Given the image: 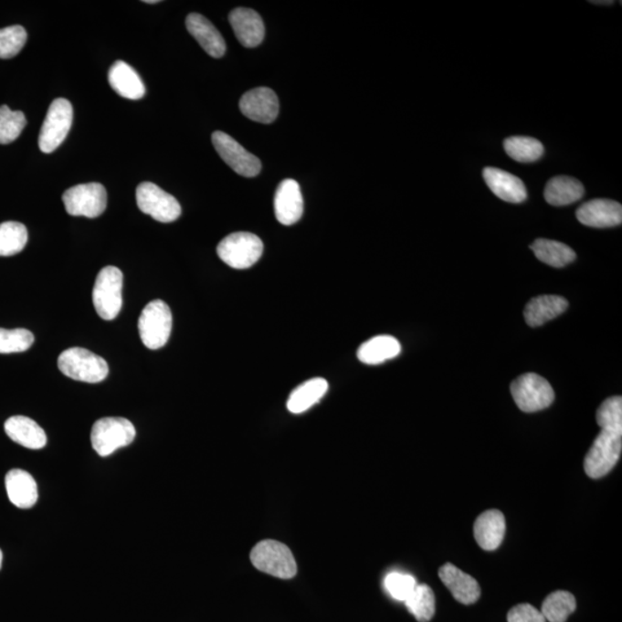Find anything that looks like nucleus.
Masks as SVG:
<instances>
[{
    "mask_svg": "<svg viewBox=\"0 0 622 622\" xmlns=\"http://www.w3.org/2000/svg\"><path fill=\"white\" fill-rule=\"evenodd\" d=\"M250 560L258 571L279 579H292L298 573V564L292 551L278 541L266 540L258 543L251 550Z\"/></svg>",
    "mask_w": 622,
    "mask_h": 622,
    "instance_id": "nucleus-1",
    "label": "nucleus"
},
{
    "mask_svg": "<svg viewBox=\"0 0 622 622\" xmlns=\"http://www.w3.org/2000/svg\"><path fill=\"white\" fill-rule=\"evenodd\" d=\"M58 368L74 381L85 383L103 382L109 374L107 361L85 348L73 347L59 355Z\"/></svg>",
    "mask_w": 622,
    "mask_h": 622,
    "instance_id": "nucleus-2",
    "label": "nucleus"
},
{
    "mask_svg": "<svg viewBox=\"0 0 622 622\" xmlns=\"http://www.w3.org/2000/svg\"><path fill=\"white\" fill-rule=\"evenodd\" d=\"M133 423L123 417H104L96 421L91 429V445L100 457H109L117 449L134 442Z\"/></svg>",
    "mask_w": 622,
    "mask_h": 622,
    "instance_id": "nucleus-3",
    "label": "nucleus"
},
{
    "mask_svg": "<svg viewBox=\"0 0 622 622\" xmlns=\"http://www.w3.org/2000/svg\"><path fill=\"white\" fill-rule=\"evenodd\" d=\"M263 249V242L258 236L248 232H237L232 233L219 242L217 254L228 267L245 270L258 262Z\"/></svg>",
    "mask_w": 622,
    "mask_h": 622,
    "instance_id": "nucleus-4",
    "label": "nucleus"
},
{
    "mask_svg": "<svg viewBox=\"0 0 622 622\" xmlns=\"http://www.w3.org/2000/svg\"><path fill=\"white\" fill-rule=\"evenodd\" d=\"M123 276L121 269L107 267L101 269L96 278L92 302L100 319H116L122 307Z\"/></svg>",
    "mask_w": 622,
    "mask_h": 622,
    "instance_id": "nucleus-5",
    "label": "nucleus"
},
{
    "mask_svg": "<svg viewBox=\"0 0 622 622\" xmlns=\"http://www.w3.org/2000/svg\"><path fill=\"white\" fill-rule=\"evenodd\" d=\"M141 341L149 350H160L169 342L172 332V312L162 300L145 306L139 320Z\"/></svg>",
    "mask_w": 622,
    "mask_h": 622,
    "instance_id": "nucleus-6",
    "label": "nucleus"
},
{
    "mask_svg": "<svg viewBox=\"0 0 622 622\" xmlns=\"http://www.w3.org/2000/svg\"><path fill=\"white\" fill-rule=\"evenodd\" d=\"M516 406L524 413H535L550 407L554 401V391L545 378L537 374H524L511 385Z\"/></svg>",
    "mask_w": 622,
    "mask_h": 622,
    "instance_id": "nucleus-7",
    "label": "nucleus"
},
{
    "mask_svg": "<svg viewBox=\"0 0 622 622\" xmlns=\"http://www.w3.org/2000/svg\"><path fill=\"white\" fill-rule=\"evenodd\" d=\"M622 451V434L602 430L585 459V474L590 479H602L615 469Z\"/></svg>",
    "mask_w": 622,
    "mask_h": 622,
    "instance_id": "nucleus-8",
    "label": "nucleus"
},
{
    "mask_svg": "<svg viewBox=\"0 0 622 622\" xmlns=\"http://www.w3.org/2000/svg\"><path fill=\"white\" fill-rule=\"evenodd\" d=\"M63 202L69 215L96 218L107 209L108 193L99 183L78 184L64 193Z\"/></svg>",
    "mask_w": 622,
    "mask_h": 622,
    "instance_id": "nucleus-9",
    "label": "nucleus"
},
{
    "mask_svg": "<svg viewBox=\"0 0 622 622\" xmlns=\"http://www.w3.org/2000/svg\"><path fill=\"white\" fill-rule=\"evenodd\" d=\"M73 122V107L68 100L57 99L47 110L38 138V147L44 153H54L68 136Z\"/></svg>",
    "mask_w": 622,
    "mask_h": 622,
    "instance_id": "nucleus-10",
    "label": "nucleus"
},
{
    "mask_svg": "<svg viewBox=\"0 0 622 622\" xmlns=\"http://www.w3.org/2000/svg\"><path fill=\"white\" fill-rule=\"evenodd\" d=\"M136 203L143 214L161 223H172L181 215V206L171 194L153 183L140 184L136 189Z\"/></svg>",
    "mask_w": 622,
    "mask_h": 622,
    "instance_id": "nucleus-11",
    "label": "nucleus"
},
{
    "mask_svg": "<svg viewBox=\"0 0 622 622\" xmlns=\"http://www.w3.org/2000/svg\"><path fill=\"white\" fill-rule=\"evenodd\" d=\"M211 140L216 152L236 174L247 178H254L259 174L262 170L261 161L247 152L237 141L224 132H215Z\"/></svg>",
    "mask_w": 622,
    "mask_h": 622,
    "instance_id": "nucleus-12",
    "label": "nucleus"
},
{
    "mask_svg": "<svg viewBox=\"0 0 622 622\" xmlns=\"http://www.w3.org/2000/svg\"><path fill=\"white\" fill-rule=\"evenodd\" d=\"M240 110L242 114L250 121L271 123L276 121L279 113V100L276 92L270 88H255L241 97Z\"/></svg>",
    "mask_w": 622,
    "mask_h": 622,
    "instance_id": "nucleus-13",
    "label": "nucleus"
},
{
    "mask_svg": "<svg viewBox=\"0 0 622 622\" xmlns=\"http://www.w3.org/2000/svg\"><path fill=\"white\" fill-rule=\"evenodd\" d=\"M576 218L589 227H615L622 223V206L616 201L596 198L577 209Z\"/></svg>",
    "mask_w": 622,
    "mask_h": 622,
    "instance_id": "nucleus-14",
    "label": "nucleus"
},
{
    "mask_svg": "<svg viewBox=\"0 0 622 622\" xmlns=\"http://www.w3.org/2000/svg\"><path fill=\"white\" fill-rule=\"evenodd\" d=\"M275 214L278 222L285 227L298 223L303 215V197L297 181H281L275 195Z\"/></svg>",
    "mask_w": 622,
    "mask_h": 622,
    "instance_id": "nucleus-15",
    "label": "nucleus"
},
{
    "mask_svg": "<svg viewBox=\"0 0 622 622\" xmlns=\"http://www.w3.org/2000/svg\"><path fill=\"white\" fill-rule=\"evenodd\" d=\"M229 24L235 30L237 41L246 47H256L266 37L262 17L250 8H236L228 16Z\"/></svg>",
    "mask_w": 622,
    "mask_h": 622,
    "instance_id": "nucleus-16",
    "label": "nucleus"
},
{
    "mask_svg": "<svg viewBox=\"0 0 622 622\" xmlns=\"http://www.w3.org/2000/svg\"><path fill=\"white\" fill-rule=\"evenodd\" d=\"M439 577L458 602L470 606L479 601L480 588L473 576L466 575L452 564H445L439 569Z\"/></svg>",
    "mask_w": 622,
    "mask_h": 622,
    "instance_id": "nucleus-17",
    "label": "nucleus"
},
{
    "mask_svg": "<svg viewBox=\"0 0 622 622\" xmlns=\"http://www.w3.org/2000/svg\"><path fill=\"white\" fill-rule=\"evenodd\" d=\"M483 178L488 187L501 200L509 203L526 201L527 189L522 179L496 167H485Z\"/></svg>",
    "mask_w": 622,
    "mask_h": 622,
    "instance_id": "nucleus-18",
    "label": "nucleus"
},
{
    "mask_svg": "<svg viewBox=\"0 0 622 622\" xmlns=\"http://www.w3.org/2000/svg\"><path fill=\"white\" fill-rule=\"evenodd\" d=\"M506 532L505 516L498 510H490L480 514L474 524V536L480 548L495 551L504 541Z\"/></svg>",
    "mask_w": 622,
    "mask_h": 622,
    "instance_id": "nucleus-19",
    "label": "nucleus"
},
{
    "mask_svg": "<svg viewBox=\"0 0 622 622\" xmlns=\"http://www.w3.org/2000/svg\"><path fill=\"white\" fill-rule=\"evenodd\" d=\"M186 27L189 34L205 48L207 55L214 58H222L227 52V43L222 34L206 17L192 13L187 16Z\"/></svg>",
    "mask_w": 622,
    "mask_h": 622,
    "instance_id": "nucleus-20",
    "label": "nucleus"
},
{
    "mask_svg": "<svg viewBox=\"0 0 622 622\" xmlns=\"http://www.w3.org/2000/svg\"><path fill=\"white\" fill-rule=\"evenodd\" d=\"M8 500L19 509H32L38 500L37 484L28 471L12 469L5 478Z\"/></svg>",
    "mask_w": 622,
    "mask_h": 622,
    "instance_id": "nucleus-21",
    "label": "nucleus"
},
{
    "mask_svg": "<svg viewBox=\"0 0 622 622\" xmlns=\"http://www.w3.org/2000/svg\"><path fill=\"white\" fill-rule=\"evenodd\" d=\"M108 79L112 90L123 99L136 100L145 95V87L140 75L125 61H116L109 70Z\"/></svg>",
    "mask_w": 622,
    "mask_h": 622,
    "instance_id": "nucleus-22",
    "label": "nucleus"
},
{
    "mask_svg": "<svg viewBox=\"0 0 622 622\" xmlns=\"http://www.w3.org/2000/svg\"><path fill=\"white\" fill-rule=\"evenodd\" d=\"M5 432L13 442L29 449H41L46 447V432L37 422L27 416H12L5 422Z\"/></svg>",
    "mask_w": 622,
    "mask_h": 622,
    "instance_id": "nucleus-23",
    "label": "nucleus"
},
{
    "mask_svg": "<svg viewBox=\"0 0 622 622\" xmlns=\"http://www.w3.org/2000/svg\"><path fill=\"white\" fill-rule=\"evenodd\" d=\"M567 308L566 299L558 295H541L527 304L524 309V319L529 326L537 328L562 315Z\"/></svg>",
    "mask_w": 622,
    "mask_h": 622,
    "instance_id": "nucleus-24",
    "label": "nucleus"
},
{
    "mask_svg": "<svg viewBox=\"0 0 622 622\" xmlns=\"http://www.w3.org/2000/svg\"><path fill=\"white\" fill-rule=\"evenodd\" d=\"M401 353V345L391 335H377L370 341L362 343L357 351V357L362 364L377 365L388 360L395 359Z\"/></svg>",
    "mask_w": 622,
    "mask_h": 622,
    "instance_id": "nucleus-25",
    "label": "nucleus"
},
{
    "mask_svg": "<svg viewBox=\"0 0 622 622\" xmlns=\"http://www.w3.org/2000/svg\"><path fill=\"white\" fill-rule=\"evenodd\" d=\"M585 195L584 184L571 176H555L546 184L544 197L554 206H564L580 201Z\"/></svg>",
    "mask_w": 622,
    "mask_h": 622,
    "instance_id": "nucleus-26",
    "label": "nucleus"
},
{
    "mask_svg": "<svg viewBox=\"0 0 622 622\" xmlns=\"http://www.w3.org/2000/svg\"><path fill=\"white\" fill-rule=\"evenodd\" d=\"M329 390V384L324 378H312L295 388L288 401L290 413L301 414L323 398Z\"/></svg>",
    "mask_w": 622,
    "mask_h": 622,
    "instance_id": "nucleus-27",
    "label": "nucleus"
},
{
    "mask_svg": "<svg viewBox=\"0 0 622 622\" xmlns=\"http://www.w3.org/2000/svg\"><path fill=\"white\" fill-rule=\"evenodd\" d=\"M531 248L541 262L553 268L566 267L576 258L575 251L571 247L554 240L538 239Z\"/></svg>",
    "mask_w": 622,
    "mask_h": 622,
    "instance_id": "nucleus-28",
    "label": "nucleus"
},
{
    "mask_svg": "<svg viewBox=\"0 0 622 622\" xmlns=\"http://www.w3.org/2000/svg\"><path fill=\"white\" fill-rule=\"evenodd\" d=\"M575 610V596L568 591L558 590L545 598L541 612L545 620L550 622H566L567 617Z\"/></svg>",
    "mask_w": 622,
    "mask_h": 622,
    "instance_id": "nucleus-29",
    "label": "nucleus"
},
{
    "mask_svg": "<svg viewBox=\"0 0 622 622\" xmlns=\"http://www.w3.org/2000/svg\"><path fill=\"white\" fill-rule=\"evenodd\" d=\"M405 604L418 622H429L435 616L436 598L429 585H417Z\"/></svg>",
    "mask_w": 622,
    "mask_h": 622,
    "instance_id": "nucleus-30",
    "label": "nucleus"
},
{
    "mask_svg": "<svg viewBox=\"0 0 622 622\" xmlns=\"http://www.w3.org/2000/svg\"><path fill=\"white\" fill-rule=\"evenodd\" d=\"M504 148L511 160L519 163L536 162L544 153V147L540 141L529 136H511L505 140Z\"/></svg>",
    "mask_w": 622,
    "mask_h": 622,
    "instance_id": "nucleus-31",
    "label": "nucleus"
},
{
    "mask_svg": "<svg viewBox=\"0 0 622 622\" xmlns=\"http://www.w3.org/2000/svg\"><path fill=\"white\" fill-rule=\"evenodd\" d=\"M28 231L24 224L5 222L0 224V256H13L25 249Z\"/></svg>",
    "mask_w": 622,
    "mask_h": 622,
    "instance_id": "nucleus-32",
    "label": "nucleus"
},
{
    "mask_svg": "<svg viewBox=\"0 0 622 622\" xmlns=\"http://www.w3.org/2000/svg\"><path fill=\"white\" fill-rule=\"evenodd\" d=\"M27 125L25 114L12 111L7 105L0 107V144L15 142Z\"/></svg>",
    "mask_w": 622,
    "mask_h": 622,
    "instance_id": "nucleus-33",
    "label": "nucleus"
},
{
    "mask_svg": "<svg viewBox=\"0 0 622 622\" xmlns=\"http://www.w3.org/2000/svg\"><path fill=\"white\" fill-rule=\"evenodd\" d=\"M35 342L34 334L26 329L0 328V354L28 351Z\"/></svg>",
    "mask_w": 622,
    "mask_h": 622,
    "instance_id": "nucleus-34",
    "label": "nucleus"
},
{
    "mask_svg": "<svg viewBox=\"0 0 622 622\" xmlns=\"http://www.w3.org/2000/svg\"><path fill=\"white\" fill-rule=\"evenodd\" d=\"M597 425L602 430L620 432L622 434V398L612 396L601 405L597 410Z\"/></svg>",
    "mask_w": 622,
    "mask_h": 622,
    "instance_id": "nucleus-35",
    "label": "nucleus"
},
{
    "mask_svg": "<svg viewBox=\"0 0 622 622\" xmlns=\"http://www.w3.org/2000/svg\"><path fill=\"white\" fill-rule=\"evenodd\" d=\"M27 32L22 26L0 29V59H11L24 48Z\"/></svg>",
    "mask_w": 622,
    "mask_h": 622,
    "instance_id": "nucleus-36",
    "label": "nucleus"
},
{
    "mask_svg": "<svg viewBox=\"0 0 622 622\" xmlns=\"http://www.w3.org/2000/svg\"><path fill=\"white\" fill-rule=\"evenodd\" d=\"M384 585L388 595L395 601L405 602L416 588L417 582L415 577L403 573L394 572L387 575Z\"/></svg>",
    "mask_w": 622,
    "mask_h": 622,
    "instance_id": "nucleus-37",
    "label": "nucleus"
},
{
    "mask_svg": "<svg viewBox=\"0 0 622 622\" xmlns=\"http://www.w3.org/2000/svg\"><path fill=\"white\" fill-rule=\"evenodd\" d=\"M509 622H546L544 616L540 610L531 606V604H520L509 612L507 616Z\"/></svg>",
    "mask_w": 622,
    "mask_h": 622,
    "instance_id": "nucleus-38",
    "label": "nucleus"
},
{
    "mask_svg": "<svg viewBox=\"0 0 622 622\" xmlns=\"http://www.w3.org/2000/svg\"><path fill=\"white\" fill-rule=\"evenodd\" d=\"M593 4H598V5H602V4H608V5H612L613 2H591Z\"/></svg>",
    "mask_w": 622,
    "mask_h": 622,
    "instance_id": "nucleus-39",
    "label": "nucleus"
},
{
    "mask_svg": "<svg viewBox=\"0 0 622 622\" xmlns=\"http://www.w3.org/2000/svg\"><path fill=\"white\" fill-rule=\"evenodd\" d=\"M144 3H147V4H157L158 2H157V0H144Z\"/></svg>",
    "mask_w": 622,
    "mask_h": 622,
    "instance_id": "nucleus-40",
    "label": "nucleus"
},
{
    "mask_svg": "<svg viewBox=\"0 0 622 622\" xmlns=\"http://www.w3.org/2000/svg\"><path fill=\"white\" fill-rule=\"evenodd\" d=\"M2 564H3V553H2V550H0V568H2Z\"/></svg>",
    "mask_w": 622,
    "mask_h": 622,
    "instance_id": "nucleus-41",
    "label": "nucleus"
}]
</instances>
